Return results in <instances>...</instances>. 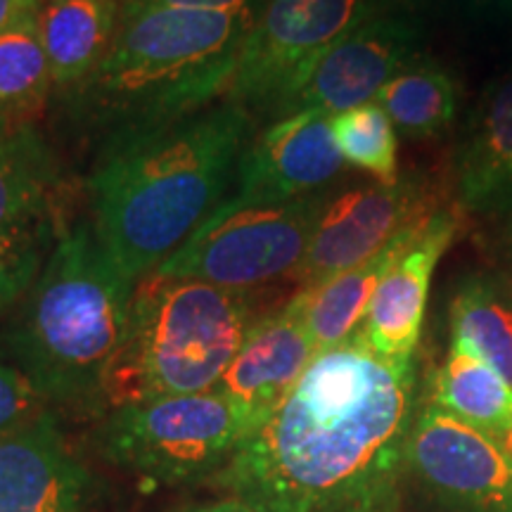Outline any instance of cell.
Masks as SVG:
<instances>
[{
  "label": "cell",
  "mask_w": 512,
  "mask_h": 512,
  "mask_svg": "<svg viewBox=\"0 0 512 512\" xmlns=\"http://www.w3.org/2000/svg\"><path fill=\"white\" fill-rule=\"evenodd\" d=\"M415 418L413 361L356 332L316 354L209 484L256 512H394Z\"/></svg>",
  "instance_id": "cell-1"
},
{
  "label": "cell",
  "mask_w": 512,
  "mask_h": 512,
  "mask_svg": "<svg viewBox=\"0 0 512 512\" xmlns=\"http://www.w3.org/2000/svg\"><path fill=\"white\" fill-rule=\"evenodd\" d=\"M249 133V112L223 102L107 143L91 176L93 228L128 280L162 266L219 207Z\"/></svg>",
  "instance_id": "cell-2"
},
{
  "label": "cell",
  "mask_w": 512,
  "mask_h": 512,
  "mask_svg": "<svg viewBox=\"0 0 512 512\" xmlns=\"http://www.w3.org/2000/svg\"><path fill=\"white\" fill-rule=\"evenodd\" d=\"M136 283L100 245L93 221L60 233L3 330L8 363L53 411L100 413L102 384L124 342Z\"/></svg>",
  "instance_id": "cell-3"
},
{
  "label": "cell",
  "mask_w": 512,
  "mask_h": 512,
  "mask_svg": "<svg viewBox=\"0 0 512 512\" xmlns=\"http://www.w3.org/2000/svg\"><path fill=\"white\" fill-rule=\"evenodd\" d=\"M254 5L235 10H121L117 38L74 88L79 112L110 140L202 112L228 91L254 29Z\"/></svg>",
  "instance_id": "cell-4"
},
{
  "label": "cell",
  "mask_w": 512,
  "mask_h": 512,
  "mask_svg": "<svg viewBox=\"0 0 512 512\" xmlns=\"http://www.w3.org/2000/svg\"><path fill=\"white\" fill-rule=\"evenodd\" d=\"M256 320L249 292L147 273L102 384V415L166 396L211 392Z\"/></svg>",
  "instance_id": "cell-5"
},
{
  "label": "cell",
  "mask_w": 512,
  "mask_h": 512,
  "mask_svg": "<svg viewBox=\"0 0 512 512\" xmlns=\"http://www.w3.org/2000/svg\"><path fill=\"white\" fill-rule=\"evenodd\" d=\"M252 432L216 389L114 408L95 430L100 456L157 484L211 482Z\"/></svg>",
  "instance_id": "cell-6"
},
{
  "label": "cell",
  "mask_w": 512,
  "mask_h": 512,
  "mask_svg": "<svg viewBox=\"0 0 512 512\" xmlns=\"http://www.w3.org/2000/svg\"><path fill=\"white\" fill-rule=\"evenodd\" d=\"M325 200L316 192L280 202L228 197L152 273L238 292L283 278L297 280Z\"/></svg>",
  "instance_id": "cell-7"
},
{
  "label": "cell",
  "mask_w": 512,
  "mask_h": 512,
  "mask_svg": "<svg viewBox=\"0 0 512 512\" xmlns=\"http://www.w3.org/2000/svg\"><path fill=\"white\" fill-rule=\"evenodd\" d=\"M370 15V0H268L240 50L226 102L280 112L318 57Z\"/></svg>",
  "instance_id": "cell-8"
},
{
  "label": "cell",
  "mask_w": 512,
  "mask_h": 512,
  "mask_svg": "<svg viewBox=\"0 0 512 512\" xmlns=\"http://www.w3.org/2000/svg\"><path fill=\"white\" fill-rule=\"evenodd\" d=\"M444 207L432 183L411 176L392 185H361L325 200L297 275L299 290L373 259L396 235Z\"/></svg>",
  "instance_id": "cell-9"
},
{
  "label": "cell",
  "mask_w": 512,
  "mask_h": 512,
  "mask_svg": "<svg viewBox=\"0 0 512 512\" xmlns=\"http://www.w3.org/2000/svg\"><path fill=\"white\" fill-rule=\"evenodd\" d=\"M408 470L448 508L512 512V456L508 448L434 406L415 418Z\"/></svg>",
  "instance_id": "cell-10"
},
{
  "label": "cell",
  "mask_w": 512,
  "mask_h": 512,
  "mask_svg": "<svg viewBox=\"0 0 512 512\" xmlns=\"http://www.w3.org/2000/svg\"><path fill=\"white\" fill-rule=\"evenodd\" d=\"M418 29L394 15H370L325 50L278 114L335 117L375 102L382 88L415 57Z\"/></svg>",
  "instance_id": "cell-11"
},
{
  "label": "cell",
  "mask_w": 512,
  "mask_h": 512,
  "mask_svg": "<svg viewBox=\"0 0 512 512\" xmlns=\"http://www.w3.org/2000/svg\"><path fill=\"white\" fill-rule=\"evenodd\" d=\"M93 475L55 411L0 439V512H88Z\"/></svg>",
  "instance_id": "cell-12"
},
{
  "label": "cell",
  "mask_w": 512,
  "mask_h": 512,
  "mask_svg": "<svg viewBox=\"0 0 512 512\" xmlns=\"http://www.w3.org/2000/svg\"><path fill=\"white\" fill-rule=\"evenodd\" d=\"M465 223L460 204H446L422 226L418 238L384 273L370 299L358 337L389 361H413L425 320L434 268Z\"/></svg>",
  "instance_id": "cell-13"
},
{
  "label": "cell",
  "mask_w": 512,
  "mask_h": 512,
  "mask_svg": "<svg viewBox=\"0 0 512 512\" xmlns=\"http://www.w3.org/2000/svg\"><path fill=\"white\" fill-rule=\"evenodd\" d=\"M344 169V157L332 136V117L294 112L268 126L238 166L240 202H280L313 195Z\"/></svg>",
  "instance_id": "cell-14"
},
{
  "label": "cell",
  "mask_w": 512,
  "mask_h": 512,
  "mask_svg": "<svg viewBox=\"0 0 512 512\" xmlns=\"http://www.w3.org/2000/svg\"><path fill=\"white\" fill-rule=\"evenodd\" d=\"M316 354L302 318L285 304L254 320L214 389L247 415L254 432L285 401Z\"/></svg>",
  "instance_id": "cell-15"
},
{
  "label": "cell",
  "mask_w": 512,
  "mask_h": 512,
  "mask_svg": "<svg viewBox=\"0 0 512 512\" xmlns=\"http://www.w3.org/2000/svg\"><path fill=\"white\" fill-rule=\"evenodd\" d=\"M456 181L465 211L512 209V74L491 83L479 98L460 147Z\"/></svg>",
  "instance_id": "cell-16"
},
{
  "label": "cell",
  "mask_w": 512,
  "mask_h": 512,
  "mask_svg": "<svg viewBox=\"0 0 512 512\" xmlns=\"http://www.w3.org/2000/svg\"><path fill=\"white\" fill-rule=\"evenodd\" d=\"M430 219L403 230L373 259L363 261V264L349 268V271L339 273L320 285L302 287L287 302L292 306V311L302 318L318 354L349 342L361 330L370 299H373L384 273L411 247V242L418 238L422 226Z\"/></svg>",
  "instance_id": "cell-17"
},
{
  "label": "cell",
  "mask_w": 512,
  "mask_h": 512,
  "mask_svg": "<svg viewBox=\"0 0 512 512\" xmlns=\"http://www.w3.org/2000/svg\"><path fill=\"white\" fill-rule=\"evenodd\" d=\"M36 10L53 83L74 91L110 53L121 22L119 0H38Z\"/></svg>",
  "instance_id": "cell-18"
},
{
  "label": "cell",
  "mask_w": 512,
  "mask_h": 512,
  "mask_svg": "<svg viewBox=\"0 0 512 512\" xmlns=\"http://www.w3.org/2000/svg\"><path fill=\"white\" fill-rule=\"evenodd\" d=\"M453 349L479 358L512 387V280L472 275L451 302Z\"/></svg>",
  "instance_id": "cell-19"
},
{
  "label": "cell",
  "mask_w": 512,
  "mask_h": 512,
  "mask_svg": "<svg viewBox=\"0 0 512 512\" xmlns=\"http://www.w3.org/2000/svg\"><path fill=\"white\" fill-rule=\"evenodd\" d=\"M432 403L505 446L512 430V387L479 358L448 351L432 384Z\"/></svg>",
  "instance_id": "cell-20"
},
{
  "label": "cell",
  "mask_w": 512,
  "mask_h": 512,
  "mask_svg": "<svg viewBox=\"0 0 512 512\" xmlns=\"http://www.w3.org/2000/svg\"><path fill=\"white\" fill-rule=\"evenodd\" d=\"M57 181L53 152L31 124L0 126V235L46 216Z\"/></svg>",
  "instance_id": "cell-21"
},
{
  "label": "cell",
  "mask_w": 512,
  "mask_h": 512,
  "mask_svg": "<svg viewBox=\"0 0 512 512\" xmlns=\"http://www.w3.org/2000/svg\"><path fill=\"white\" fill-rule=\"evenodd\" d=\"M36 3L0 31V126L29 124L55 86L38 31Z\"/></svg>",
  "instance_id": "cell-22"
},
{
  "label": "cell",
  "mask_w": 512,
  "mask_h": 512,
  "mask_svg": "<svg viewBox=\"0 0 512 512\" xmlns=\"http://www.w3.org/2000/svg\"><path fill=\"white\" fill-rule=\"evenodd\" d=\"M375 102L403 136L439 138L453 126L458 114V83L439 64L413 57L382 88Z\"/></svg>",
  "instance_id": "cell-23"
},
{
  "label": "cell",
  "mask_w": 512,
  "mask_h": 512,
  "mask_svg": "<svg viewBox=\"0 0 512 512\" xmlns=\"http://www.w3.org/2000/svg\"><path fill=\"white\" fill-rule=\"evenodd\" d=\"M332 136L344 162L366 171L377 183L399 181V140L396 126L377 102L332 117Z\"/></svg>",
  "instance_id": "cell-24"
},
{
  "label": "cell",
  "mask_w": 512,
  "mask_h": 512,
  "mask_svg": "<svg viewBox=\"0 0 512 512\" xmlns=\"http://www.w3.org/2000/svg\"><path fill=\"white\" fill-rule=\"evenodd\" d=\"M53 228L38 216L0 235V316L22 302L53 249Z\"/></svg>",
  "instance_id": "cell-25"
},
{
  "label": "cell",
  "mask_w": 512,
  "mask_h": 512,
  "mask_svg": "<svg viewBox=\"0 0 512 512\" xmlns=\"http://www.w3.org/2000/svg\"><path fill=\"white\" fill-rule=\"evenodd\" d=\"M53 411L22 370L0 358V439Z\"/></svg>",
  "instance_id": "cell-26"
},
{
  "label": "cell",
  "mask_w": 512,
  "mask_h": 512,
  "mask_svg": "<svg viewBox=\"0 0 512 512\" xmlns=\"http://www.w3.org/2000/svg\"><path fill=\"white\" fill-rule=\"evenodd\" d=\"M133 8H185V10H235L252 0H128Z\"/></svg>",
  "instance_id": "cell-27"
},
{
  "label": "cell",
  "mask_w": 512,
  "mask_h": 512,
  "mask_svg": "<svg viewBox=\"0 0 512 512\" xmlns=\"http://www.w3.org/2000/svg\"><path fill=\"white\" fill-rule=\"evenodd\" d=\"M181 512H256L249 508L247 503H242L240 498L235 496H223V498H214V501H200V503H190L181 508Z\"/></svg>",
  "instance_id": "cell-28"
},
{
  "label": "cell",
  "mask_w": 512,
  "mask_h": 512,
  "mask_svg": "<svg viewBox=\"0 0 512 512\" xmlns=\"http://www.w3.org/2000/svg\"><path fill=\"white\" fill-rule=\"evenodd\" d=\"M505 214H508V211H505ZM496 264H503L508 268V275H505V278L512 280V211L496 238Z\"/></svg>",
  "instance_id": "cell-29"
},
{
  "label": "cell",
  "mask_w": 512,
  "mask_h": 512,
  "mask_svg": "<svg viewBox=\"0 0 512 512\" xmlns=\"http://www.w3.org/2000/svg\"><path fill=\"white\" fill-rule=\"evenodd\" d=\"M31 3H34V0H0V31L8 27L12 19H15L24 8H29Z\"/></svg>",
  "instance_id": "cell-30"
},
{
  "label": "cell",
  "mask_w": 512,
  "mask_h": 512,
  "mask_svg": "<svg viewBox=\"0 0 512 512\" xmlns=\"http://www.w3.org/2000/svg\"><path fill=\"white\" fill-rule=\"evenodd\" d=\"M408 3H413V0H370V8H373V12H377V10L399 8V5H408Z\"/></svg>",
  "instance_id": "cell-31"
},
{
  "label": "cell",
  "mask_w": 512,
  "mask_h": 512,
  "mask_svg": "<svg viewBox=\"0 0 512 512\" xmlns=\"http://www.w3.org/2000/svg\"><path fill=\"white\" fill-rule=\"evenodd\" d=\"M505 448H508V453L512 456V430H510V434H508V441H505Z\"/></svg>",
  "instance_id": "cell-32"
}]
</instances>
